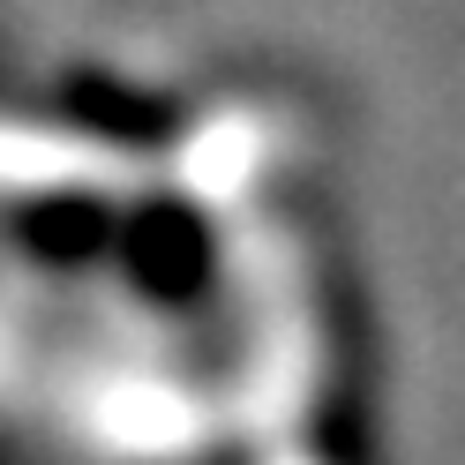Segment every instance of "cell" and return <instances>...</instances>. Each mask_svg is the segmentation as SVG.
<instances>
[{"label": "cell", "mask_w": 465, "mask_h": 465, "mask_svg": "<svg viewBox=\"0 0 465 465\" xmlns=\"http://www.w3.org/2000/svg\"><path fill=\"white\" fill-rule=\"evenodd\" d=\"M113 278L128 285L143 308H165V315H195L211 308L218 293V225L211 211H195L188 195H135L121 225H113V248H105Z\"/></svg>", "instance_id": "1"}, {"label": "cell", "mask_w": 465, "mask_h": 465, "mask_svg": "<svg viewBox=\"0 0 465 465\" xmlns=\"http://www.w3.org/2000/svg\"><path fill=\"white\" fill-rule=\"evenodd\" d=\"M113 225H121V203H105L98 188H45L8 211V241L38 271H98L113 248Z\"/></svg>", "instance_id": "2"}]
</instances>
